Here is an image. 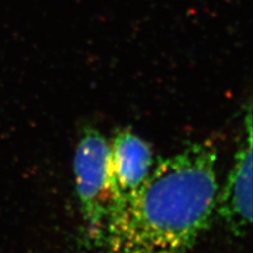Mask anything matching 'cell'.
Listing matches in <instances>:
<instances>
[{
  "instance_id": "cell-2",
  "label": "cell",
  "mask_w": 253,
  "mask_h": 253,
  "mask_svg": "<svg viewBox=\"0 0 253 253\" xmlns=\"http://www.w3.org/2000/svg\"><path fill=\"white\" fill-rule=\"evenodd\" d=\"M79 208L91 247L104 230L112 210L110 185V142L95 128H85L74 155Z\"/></svg>"
},
{
  "instance_id": "cell-1",
  "label": "cell",
  "mask_w": 253,
  "mask_h": 253,
  "mask_svg": "<svg viewBox=\"0 0 253 253\" xmlns=\"http://www.w3.org/2000/svg\"><path fill=\"white\" fill-rule=\"evenodd\" d=\"M217 149L211 140L158 162L130 199L111 213L96 253H185L217 204Z\"/></svg>"
},
{
  "instance_id": "cell-4",
  "label": "cell",
  "mask_w": 253,
  "mask_h": 253,
  "mask_svg": "<svg viewBox=\"0 0 253 253\" xmlns=\"http://www.w3.org/2000/svg\"><path fill=\"white\" fill-rule=\"evenodd\" d=\"M247 134L240 148L225 187L217 196L218 212L235 235L247 232L252 220V123L251 110L246 117Z\"/></svg>"
},
{
  "instance_id": "cell-3",
  "label": "cell",
  "mask_w": 253,
  "mask_h": 253,
  "mask_svg": "<svg viewBox=\"0 0 253 253\" xmlns=\"http://www.w3.org/2000/svg\"><path fill=\"white\" fill-rule=\"evenodd\" d=\"M153 164V152L148 142L129 130L116 133L110 144V185L113 200L111 213L137 191Z\"/></svg>"
}]
</instances>
